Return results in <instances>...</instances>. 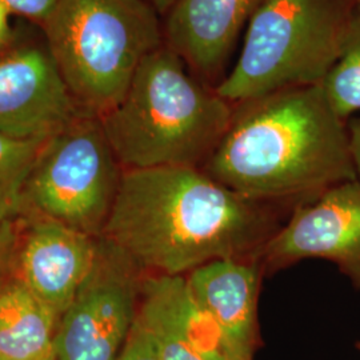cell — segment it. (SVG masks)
Segmentation results:
<instances>
[{"label": "cell", "instance_id": "6da1fadb", "mask_svg": "<svg viewBox=\"0 0 360 360\" xmlns=\"http://www.w3.org/2000/svg\"><path fill=\"white\" fill-rule=\"evenodd\" d=\"M279 227L271 205L233 193L203 168H146L123 171L101 238L146 275L186 276L215 260H260Z\"/></svg>", "mask_w": 360, "mask_h": 360}, {"label": "cell", "instance_id": "7c38bea8", "mask_svg": "<svg viewBox=\"0 0 360 360\" xmlns=\"http://www.w3.org/2000/svg\"><path fill=\"white\" fill-rule=\"evenodd\" d=\"M264 0H175L163 25L165 43L195 77H218Z\"/></svg>", "mask_w": 360, "mask_h": 360}, {"label": "cell", "instance_id": "2e32d148", "mask_svg": "<svg viewBox=\"0 0 360 360\" xmlns=\"http://www.w3.org/2000/svg\"><path fill=\"white\" fill-rule=\"evenodd\" d=\"M46 142L0 134V219L23 212L27 181Z\"/></svg>", "mask_w": 360, "mask_h": 360}, {"label": "cell", "instance_id": "3957f363", "mask_svg": "<svg viewBox=\"0 0 360 360\" xmlns=\"http://www.w3.org/2000/svg\"><path fill=\"white\" fill-rule=\"evenodd\" d=\"M232 115L233 104L165 43L143 60L122 101L101 122L123 171L203 168Z\"/></svg>", "mask_w": 360, "mask_h": 360}, {"label": "cell", "instance_id": "ac0fdd59", "mask_svg": "<svg viewBox=\"0 0 360 360\" xmlns=\"http://www.w3.org/2000/svg\"><path fill=\"white\" fill-rule=\"evenodd\" d=\"M20 233L15 219H0V283L13 278L20 248Z\"/></svg>", "mask_w": 360, "mask_h": 360}, {"label": "cell", "instance_id": "ba28073f", "mask_svg": "<svg viewBox=\"0 0 360 360\" xmlns=\"http://www.w3.org/2000/svg\"><path fill=\"white\" fill-rule=\"evenodd\" d=\"M304 259L334 263L360 291V181L342 183L297 205L260 254L264 271L282 270Z\"/></svg>", "mask_w": 360, "mask_h": 360}, {"label": "cell", "instance_id": "4fadbf2b", "mask_svg": "<svg viewBox=\"0 0 360 360\" xmlns=\"http://www.w3.org/2000/svg\"><path fill=\"white\" fill-rule=\"evenodd\" d=\"M139 316L162 360H229L217 327L198 309L184 276L146 275Z\"/></svg>", "mask_w": 360, "mask_h": 360}, {"label": "cell", "instance_id": "52a82bcc", "mask_svg": "<svg viewBox=\"0 0 360 360\" xmlns=\"http://www.w3.org/2000/svg\"><path fill=\"white\" fill-rule=\"evenodd\" d=\"M144 278L131 257L99 238L92 271L58 322L53 359L115 360L138 318Z\"/></svg>", "mask_w": 360, "mask_h": 360}, {"label": "cell", "instance_id": "9a60e30c", "mask_svg": "<svg viewBox=\"0 0 360 360\" xmlns=\"http://www.w3.org/2000/svg\"><path fill=\"white\" fill-rule=\"evenodd\" d=\"M321 86L336 114L347 120L360 111V0H355L338 60Z\"/></svg>", "mask_w": 360, "mask_h": 360}, {"label": "cell", "instance_id": "5bb4252c", "mask_svg": "<svg viewBox=\"0 0 360 360\" xmlns=\"http://www.w3.org/2000/svg\"><path fill=\"white\" fill-rule=\"evenodd\" d=\"M58 316L18 276L0 283V355L41 360L52 355Z\"/></svg>", "mask_w": 360, "mask_h": 360}, {"label": "cell", "instance_id": "277c9868", "mask_svg": "<svg viewBox=\"0 0 360 360\" xmlns=\"http://www.w3.org/2000/svg\"><path fill=\"white\" fill-rule=\"evenodd\" d=\"M147 0H59L41 25L79 110L102 117L122 101L143 60L165 44Z\"/></svg>", "mask_w": 360, "mask_h": 360}, {"label": "cell", "instance_id": "5b68a950", "mask_svg": "<svg viewBox=\"0 0 360 360\" xmlns=\"http://www.w3.org/2000/svg\"><path fill=\"white\" fill-rule=\"evenodd\" d=\"M355 0H264L215 90L231 104L321 84L339 58Z\"/></svg>", "mask_w": 360, "mask_h": 360}, {"label": "cell", "instance_id": "44dd1931", "mask_svg": "<svg viewBox=\"0 0 360 360\" xmlns=\"http://www.w3.org/2000/svg\"><path fill=\"white\" fill-rule=\"evenodd\" d=\"M10 8L0 0V51L6 49L11 39V26H10Z\"/></svg>", "mask_w": 360, "mask_h": 360}, {"label": "cell", "instance_id": "e0dca14e", "mask_svg": "<svg viewBox=\"0 0 360 360\" xmlns=\"http://www.w3.org/2000/svg\"><path fill=\"white\" fill-rule=\"evenodd\" d=\"M115 360H162L154 334L141 319L139 314Z\"/></svg>", "mask_w": 360, "mask_h": 360}, {"label": "cell", "instance_id": "30bf717a", "mask_svg": "<svg viewBox=\"0 0 360 360\" xmlns=\"http://www.w3.org/2000/svg\"><path fill=\"white\" fill-rule=\"evenodd\" d=\"M28 226L16 276L60 319L92 271L99 238L51 219L38 218Z\"/></svg>", "mask_w": 360, "mask_h": 360}, {"label": "cell", "instance_id": "cb8c5ba5", "mask_svg": "<svg viewBox=\"0 0 360 360\" xmlns=\"http://www.w3.org/2000/svg\"><path fill=\"white\" fill-rule=\"evenodd\" d=\"M356 347H358V349H359V351H360V342H359V343H358V345H356Z\"/></svg>", "mask_w": 360, "mask_h": 360}, {"label": "cell", "instance_id": "9c48e42d", "mask_svg": "<svg viewBox=\"0 0 360 360\" xmlns=\"http://www.w3.org/2000/svg\"><path fill=\"white\" fill-rule=\"evenodd\" d=\"M80 115L47 44L0 53V134L49 139Z\"/></svg>", "mask_w": 360, "mask_h": 360}, {"label": "cell", "instance_id": "7402d4cb", "mask_svg": "<svg viewBox=\"0 0 360 360\" xmlns=\"http://www.w3.org/2000/svg\"><path fill=\"white\" fill-rule=\"evenodd\" d=\"M160 15H166L175 0H147Z\"/></svg>", "mask_w": 360, "mask_h": 360}, {"label": "cell", "instance_id": "d6986e66", "mask_svg": "<svg viewBox=\"0 0 360 360\" xmlns=\"http://www.w3.org/2000/svg\"><path fill=\"white\" fill-rule=\"evenodd\" d=\"M11 13L23 15L28 19L43 25L59 0H3Z\"/></svg>", "mask_w": 360, "mask_h": 360}, {"label": "cell", "instance_id": "d4e9b609", "mask_svg": "<svg viewBox=\"0 0 360 360\" xmlns=\"http://www.w3.org/2000/svg\"><path fill=\"white\" fill-rule=\"evenodd\" d=\"M0 360H6V359H4V358H3V356H1V355H0Z\"/></svg>", "mask_w": 360, "mask_h": 360}, {"label": "cell", "instance_id": "7a4b0ae2", "mask_svg": "<svg viewBox=\"0 0 360 360\" xmlns=\"http://www.w3.org/2000/svg\"><path fill=\"white\" fill-rule=\"evenodd\" d=\"M203 169L257 203H309L356 180L347 123L321 84L233 104L230 127Z\"/></svg>", "mask_w": 360, "mask_h": 360}, {"label": "cell", "instance_id": "8992f818", "mask_svg": "<svg viewBox=\"0 0 360 360\" xmlns=\"http://www.w3.org/2000/svg\"><path fill=\"white\" fill-rule=\"evenodd\" d=\"M122 175L101 117L77 116L47 139L27 181L23 210L101 238Z\"/></svg>", "mask_w": 360, "mask_h": 360}, {"label": "cell", "instance_id": "603a6c76", "mask_svg": "<svg viewBox=\"0 0 360 360\" xmlns=\"http://www.w3.org/2000/svg\"><path fill=\"white\" fill-rule=\"evenodd\" d=\"M41 360H55L53 359V355H50V356H47V358H44V359Z\"/></svg>", "mask_w": 360, "mask_h": 360}, {"label": "cell", "instance_id": "8fae6325", "mask_svg": "<svg viewBox=\"0 0 360 360\" xmlns=\"http://www.w3.org/2000/svg\"><path fill=\"white\" fill-rule=\"evenodd\" d=\"M260 260L223 259L186 275L195 304L217 327L229 360H251L257 340Z\"/></svg>", "mask_w": 360, "mask_h": 360}, {"label": "cell", "instance_id": "ffe728a7", "mask_svg": "<svg viewBox=\"0 0 360 360\" xmlns=\"http://www.w3.org/2000/svg\"><path fill=\"white\" fill-rule=\"evenodd\" d=\"M349 150L356 172V180L360 181V117L351 119L347 123Z\"/></svg>", "mask_w": 360, "mask_h": 360}]
</instances>
